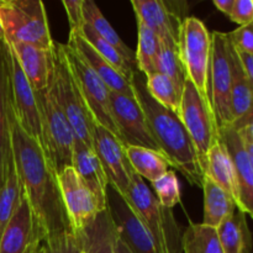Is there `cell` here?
Returning a JSON list of instances; mask_svg holds the SVG:
<instances>
[{"label":"cell","mask_w":253,"mask_h":253,"mask_svg":"<svg viewBox=\"0 0 253 253\" xmlns=\"http://www.w3.org/2000/svg\"><path fill=\"white\" fill-rule=\"evenodd\" d=\"M11 146L21 188L31 205L41 242L54 235L72 231L62 200L58 175L41 146L32 140L11 116Z\"/></svg>","instance_id":"obj_1"},{"label":"cell","mask_w":253,"mask_h":253,"mask_svg":"<svg viewBox=\"0 0 253 253\" xmlns=\"http://www.w3.org/2000/svg\"><path fill=\"white\" fill-rule=\"evenodd\" d=\"M132 85L136 99L142 108L148 127L161 153L167 158L170 167L182 173L190 184L203 188L204 170L194 143L179 116L158 104L148 94L145 76L142 77V73L138 71H136Z\"/></svg>","instance_id":"obj_2"},{"label":"cell","mask_w":253,"mask_h":253,"mask_svg":"<svg viewBox=\"0 0 253 253\" xmlns=\"http://www.w3.org/2000/svg\"><path fill=\"white\" fill-rule=\"evenodd\" d=\"M53 57V76L49 85L52 94L71 124L77 140L94 150L93 137L96 124L86 108L85 101L67 63L63 43L54 42Z\"/></svg>","instance_id":"obj_3"},{"label":"cell","mask_w":253,"mask_h":253,"mask_svg":"<svg viewBox=\"0 0 253 253\" xmlns=\"http://www.w3.org/2000/svg\"><path fill=\"white\" fill-rule=\"evenodd\" d=\"M0 21L7 43H26L53 48L48 19L41 0H1Z\"/></svg>","instance_id":"obj_4"},{"label":"cell","mask_w":253,"mask_h":253,"mask_svg":"<svg viewBox=\"0 0 253 253\" xmlns=\"http://www.w3.org/2000/svg\"><path fill=\"white\" fill-rule=\"evenodd\" d=\"M124 198L150 231L157 253H168L182 247V235L172 210L160 204L155 193L136 173Z\"/></svg>","instance_id":"obj_5"},{"label":"cell","mask_w":253,"mask_h":253,"mask_svg":"<svg viewBox=\"0 0 253 253\" xmlns=\"http://www.w3.org/2000/svg\"><path fill=\"white\" fill-rule=\"evenodd\" d=\"M35 93L41 114L46 156L58 174L64 168L72 167L76 135L54 99L51 88Z\"/></svg>","instance_id":"obj_6"},{"label":"cell","mask_w":253,"mask_h":253,"mask_svg":"<svg viewBox=\"0 0 253 253\" xmlns=\"http://www.w3.org/2000/svg\"><path fill=\"white\" fill-rule=\"evenodd\" d=\"M208 96L217 130L232 125L231 115V64L230 40L227 34H211Z\"/></svg>","instance_id":"obj_7"},{"label":"cell","mask_w":253,"mask_h":253,"mask_svg":"<svg viewBox=\"0 0 253 253\" xmlns=\"http://www.w3.org/2000/svg\"><path fill=\"white\" fill-rule=\"evenodd\" d=\"M178 116L194 143L204 170L208 153L220 140L219 130L209 100L198 91L189 79L185 81Z\"/></svg>","instance_id":"obj_8"},{"label":"cell","mask_w":253,"mask_h":253,"mask_svg":"<svg viewBox=\"0 0 253 253\" xmlns=\"http://www.w3.org/2000/svg\"><path fill=\"white\" fill-rule=\"evenodd\" d=\"M63 51L79 91L95 124L110 131L123 142L120 131L111 113L110 89L71 46L63 44Z\"/></svg>","instance_id":"obj_9"},{"label":"cell","mask_w":253,"mask_h":253,"mask_svg":"<svg viewBox=\"0 0 253 253\" xmlns=\"http://www.w3.org/2000/svg\"><path fill=\"white\" fill-rule=\"evenodd\" d=\"M179 54L187 77L202 95L208 98L211 34L198 17L187 16L179 31Z\"/></svg>","instance_id":"obj_10"},{"label":"cell","mask_w":253,"mask_h":253,"mask_svg":"<svg viewBox=\"0 0 253 253\" xmlns=\"http://www.w3.org/2000/svg\"><path fill=\"white\" fill-rule=\"evenodd\" d=\"M57 175L72 231L78 235L106 208L100 204L73 167L64 168Z\"/></svg>","instance_id":"obj_11"},{"label":"cell","mask_w":253,"mask_h":253,"mask_svg":"<svg viewBox=\"0 0 253 253\" xmlns=\"http://www.w3.org/2000/svg\"><path fill=\"white\" fill-rule=\"evenodd\" d=\"M10 72H11L12 109H14L15 118L20 127L41 146L46 155L43 127H42L36 93L27 81L11 48H10Z\"/></svg>","instance_id":"obj_12"},{"label":"cell","mask_w":253,"mask_h":253,"mask_svg":"<svg viewBox=\"0 0 253 253\" xmlns=\"http://www.w3.org/2000/svg\"><path fill=\"white\" fill-rule=\"evenodd\" d=\"M108 210L119 240L132 253H157L152 236L135 210L113 187H108Z\"/></svg>","instance_id":"obj_13"},{"label":"cell","mask_w":253,"mask_h":253,"mask_svg":"<svg viewBox=\"0 0 253 253\" xmlns=\"http://www.w3.org/2000/svg\"><path fill=\"white\" fill-rule=\"evenodd\" d=\"M110 104L124 145L138 146L161 152L136 96L110 90Z\"/></svg>","instance_id":"obj_14"},{"label":"cell","mask_w":253,"mask_h":253,"mask_svg":"<svg viewBox=\"0 0 253 253\" xmlns=\"http://www.w3.org/2000/svg\"><path fill=\"white\" fill-rule=\"evenodd\" d=\"M93 140L94 151L108 177L109 185L125 197L135 174L126 155V146L114 133L99 125L94 128Z\"/></svg>","instance_id":"obj_15"},{"label":"cell","mask_w":253,"mask_h":253,"mask_svg":"<svg viewBox=\"0 0 253 253\" xmlns=\"http://www.w3.org/2000/svg\"><path fill=\"white\" fill-rule=\"evenodd\" d=\"M11 116L10 47L5 39H0V188L15 163L11 146Z\"/></svg>","instance_id":"obj_16"},{"label":"cell","mask_w":253,"mask_h":253,"mask_svg":"<svg viewBox=\"0 0 253 253\" xmlns=\"http://www.w3.org/2000/svg\"><path fill=\"white\" fill-rule=\"evenodd\" d=\"M219 137L229 151L235 168L237 208L253 219V163L245 147L244 138L232 126L220 128Z\"/></svg>","instance_id":"obj_17"},{"label":"cell","mask_w":253,"mask_h":253,"mask_svg":"<svg viewBox=\"0 0 253 253\" xmlns=\"http://www.w3.org/2000/svg\"><path fill=\"white\" fill-rule=\"evenodd\" d=\"M137 21L152 30L166 46L179 47V31L185 17H180L169 4L161 0H132Z\"/></svg>","instance_id":"obj_18"},{"label":"cell","mask_w":253,"mask_h":253,"mask_svg":"<svg viewBox=\"0 0 253 253\" xmlns=\"http://www.w3.org/2000/svg\"><path fill=\"white\" fill-rule=\"evenodd\" d=\"M35 242L41 241L31 205L22 190L19 205L0 236V253H26Z\"/></svg>","instance_id":"obj_19"},{"label":"cell","mask_w":253,"mask_h":253,"mask_svg":"<svg viewBox=\"0 0 253 253\" xmlns=\"http://www.w3.org/2000/svg\"><path fill=\"white\" fill-rule=\"evenodd\" d=\"M22 72L35 91L49 88L53 76V48L43 49L26 43H9Z\"/></svg>","instance_id":"obj_20"},{"label":"cell","mask_w":253,"mask_h":253,"mask_svg":"<svg viewBox=\"0 0 253 253\" xmlns=\"http://www.w3.org/2000/svg\"><path fill=\"white\" fill-rule=\"evenodd\" d=\"M72 167L83 179V182L90 188L100 204L104 208H108L109 180L104 172L103 166L95 151L77 138L73 147Z\"/></svg>","instance_id":"obj_21"},{"label":"cell","mask_w":253,"mask_h":253,"mask_svg":"<svg viewBox=\"0 0 253 253\" xmlns=\"http://www.w3.org/2000/svg\"><path fill=\"white\" fill-rule=\"evenodd\" d=\"M67 44L81 56V58L95 72L96 76L106 84L111 91L135 96L132 83L118 73L108 62L104 61L81 35H69V41Z\"/></svg>","instance_id":"obj_22"},{"label":"cell","mask_w":253,"mask_h":253,"mask_svg":"<svg viewBox=\"0 0 253 253\" xmlns=\"http://www.w3.org/2000/svg\"><path fill=\"white\" fill-rule=\"evenodd\" d=\"M77 236L81 240L83 253H116L118 235L108 208Z\"/></svg>","instance_id":"obj_23"},{"label":"cell","mask_w":253,"mask_h":253,"mask_svg":"<svg viewBox=\"0 0 253 253\" xmlns=\"http://www.w3.org/2000/svg\"><path fill=\"white\" fill-rule=\"evenodd\" d=\"M204 175L211 178L225 192L229 193L237 205V185L234 163L221 140L212 146L205 158Z\"/></svg>","instance_id":"obj_24"},{"label":"cell","mask_w":253,"mask_h":253,"mask_svg":"<svg viewBox=\"0 0 253 253\" xmlns=\"http://www.w3.org/2000/svg\"><path fill=\"white\" fill-rule=\"evenodd\" d=\"M202 189L204 192V220L202 224L216 229L239 208L234 198L207 175Z\"/></svg>","instance_id":"obj_25"},{"label":"cell","mask_w":253,"mask_h":253,"mask_svg":"<svg viewBox=\"0 0 253 253\" xmlns=\"http://www.w3.org/2000/svg\"><path fill=\"white\" fill-rule=\"evenodd\" d=\"M230 64H231V115L232 124H234L252 109L253 86L247 78L237 51L231 42H230Z\"/></svg>","instance_id":"obj_26"},{"label":"cell","mask_w":253,"mask_h":253,"mask_svg":"<svg viewBox=\"0 0 253 253\" xmlns=\"http://www.w3.org/2000/svg\"><path fill=\"white\" fill-rule=\"evenodd\" d=\"M217 236L225 253H250L252 251V235L246 214L240 209L216 227Z\"/></svg>","instance_id":"obj_27"},{"label":"cell","mask_w":253,"mask_h":253,"mask_svg":"<svg viewBox=\"0 0 253 253\" xmlns=\"http://www.w3.org/2000/svg\"><path fill=\"white\" fill-rule=\"evenodd\" d=\"M125 150L133 172L143 180L153 183L169 170V162L158 151L138 146H126Z\"/></svg>","instance_id":"obj_28"},{"label":"cell","mask_w":253,"mask_h":253,"mask_svg":"<svg viewBox=\"0 0 253 253\" xmlns=\"http://www.w3.org/2000/svg\"><path fill=\"white\" fill-rule=\"evenodd\" d=\"M83 17H84V24L90 26L93 31L98 35L100 39L110 43L111 46L115 47L116 49L121 52L131 63L136 66V53L126 46L120 39L115 30L113 29L106 17L104 16L101 10L99 9L98 5L91 0H84L83 1Z\"/></svg>","instance_id":"obj_29"},{"label":"cell","mask_w":253,"mask_h":253,"mask_svg":"<svg viewBox=\"0 0 253 253\" xmlns=\"http://www.w3.org/2000/svg\"><path fill=\"white\" fill-rule=\"evenodd\" d=\"M78 35H81V36L93 47L94 51H95L104 61L108 62L118 73H120L124 78L127 79L130 83H132L136 73L135 64L131 63L119 49H116L115 47L111 46L110 43H108V42L104 41L103 39H100V37L93 31V29H91L90 26H88L86 24H84L81 34Z\"/></svg>","instance_id":"obj_30"},{"label":"cell","mask_w":253,"mask_h":253,"mask_svg":"<svg viewBox=\"0 0 253 253\" xmlns=\"http://www.w3.org/2000/svg\"><path fill=\"white\" fill-rule=\"evenodd\" d=\"M183 253H225L215 227L189 221L182 235Z\"/></svg>","instance_id":"obj_31"},{"label":"cell","mask_w":253,"mask_h":253,"mask_svg":"<svg viewBox=\"0 0 253 253\" xmlns=\"http://www.w3.org/2000/svg\"><path fill=\"white\" fill-rule=\"evenodd\" d=\"M138 27V46L136 53V66L137 71L143 76L158 72V59L161 54L160 37L148 29L142 22L137 21Z\"/></svg>","instance_id":"obj_32"},{"label":"cell","mask_w":253,"mask_h":253,"mask_svg":"<svg viewBox=\"0 0 253 253\" xmlns=\"http://www.w3.org/2000/svg\"><path fill=\"white\" fill-rule=\"evenodd\" d=\"M145 85L148 94L168 110L173 111L178 115L182 101L183 91L175 85L174 82L166 74L155 72L146 74Z\"/></svg>","instance_id":"obj_33"},{"label":"cell","mask_w":253,"mask_h":253,"mask_svg":"<svg viewBox=\"0 0 253 253\" xmlns=\"http://www.w3.org/2000/svg\"><path fill=\"white\" fill-rule=\"evenodd\" d=\"M15 162V161H14ZM22 188L15 163L10 168L4 184L0 188V236L21 199Z\"/></svg>","instance_id":"obj_34"},{"label":"cell","mask_w":253,"mask_h":253,"mask_svg":"<svg viewBox=\"0 0 253 253\" xmlns=\"http://www.w3.org/2000/svg\"><path fill=\"white\" fill-rule=\"evenodd\" d=\"M158 72L169 77L175 85L183 91L188 77L184 64L180 59L179 47H170L162 43L160 59H158Z\"/></svg>","instance_id":"obj_35"},{"label":"cell","mask_w":253,"mask_h":253,"mask_svg":"<svg viewBox=\"0 0 253 253\" xmlns=\"http://www.w3.org/2000/svg\"><path fill=\"white\" fill-rule=\"evenodd\" d=\"M155 195L158 202L166 209L172 210L182 200L180 197V184L174 170H168L160 179L152 183Z\"/></svg>","instance_id":"obj_36"},{"label":"cell","mask_w":253,"mask_h":253,"mask_svg":"<svg viewBox=\"0 0 253 253\" xmlns=\"http://www.w3.org/2000/svg\"><path fill=\"white\" fill-rule=\"evenodd\" d=\"M43 253H82V244L79 237L73 231L62 232L48 237L41 242Z\"/></svg>","instance_id":"obj_37"},{"label":"cell","mask_w":253,"mask_h":253,"mask_svg":"<svg viewBox=\"0 0 253 253\" xmlns=\"http://www.w3.org/2000/svg\"><path fill=\"white\" fill-rule=\"evenodd\" d=\"M227 36L237 52L253 56V24L240 26L235 31L229 32Z\"/></svg>","instance_id":"obj_38"},{"label":"cell","mask_w":253,"mask_h":253,"mask_svg":"<svg viewBox=\"0 0 253 253\" xmlns=\"http://www.w3.org/2000/svg\"><path fill=\"white\" fill-rule=\"evenodd\" d=\"M83 1L84 0H63L62 1L64 9H66L67 16H68L71 35L81 34L84 26Z\"/></svg>","instance_id":"obj_39"},{"label":"cell","mask_w":253,"mask_h":253,"mask_svg":"<svg viewBox=\"0 0 253 253\" xmlns=\"http://www.w3.org/2000/svg\"><path fill=\"white\" fill-rule=\"evenodd\" d=\"M229 17L240 26L253 24V0H235Z\"/></svg>","instance_id":"obj_40"},{"label":"cell","mask_w":253,"mask_h":253,"mask_svg":"<svg viewBox=\"0 0 253 253\" xmlns=\"http://www.w3.org/2000/svg\"><path fill=\"white\" fill-rule=\"evenodd\" d=\"M231 126L235 130L239 131L244 137L253 142V106L246 115L235 121Z\"/></svg>","instance_id":"obj_41"},{"label":"cell","mask_w":253,"mask_h":253,"mask_svg":"<svg viewBox=\"0 0 253 253\" xmlns=\"http://www.w3.org/2000/svg\"><path fill=\"white\" fill-rule=\"evenodd\" d=\"M239 54V58L241 61L242 67H244L245 72L247 74V78H249L250 83L253 86V56L251 54H246V53H241V52H237Z\"/></svg>","instance_id":"obj_42"},{"label":"cell","mask_w":253,"mask_h":253,"mask_svg":"<svg viewBox=\"0 0 253 253\" xmlns=\"http://www.w3.org/2000/svg\"><path fill=\"white\" fill-rule=\"evenodd\" d=\"M234 4L235 0H214V5L217 7V10L224 12L227 16H230V14H231Z\"/></svg>","instance_id":"obj_43"},{"label":"cell","mask_w":253,"mask_h":253,"mask_svg":"<svg viewBox=\"0 0 253 253\" xmlns=\"http://www.w3.org/2000/svg\"><path fill=\"white\" fill-rule=\"evenodd\" d=\"M115 251H116V253H132L130 250L127 249V246H126L123 241H121V240H119V237L116 239Z\"/></svg>","instance_id":"obj_44"},{"label":"cell","mask_w":253,"mask_h":253,"mask_svg":"<svg viewBox=\"0 0 253 253\" xmlns=\"http://www.w3.org/2000/svg\"><path fill=\"white\" fill-rule=\"evenodd\" d=\"M26 253H43V246H42L41 242H35V244L27 250Z\"/></svg>","instance_id":"obj_45"},{"label":"cell","mask_w":253,"mask_h":253,"mask_svg":"<svg viewBox=\"0 0 253 253\" xmlns=\"http://www.w3.org/2000/svg\"><path fill=\"white\" fill-rule=\"evenodd\" d=\"M242 138H244V143H245V147H246L247 153H249L250 158H251V161L253 163V142H251L250 140H247V138L244 137V136H242Z\"/></svg>","instance_id":"obj_46"},{"label":"cell","mask_w":253,"mask_h":253,"mask_svg":"<svg viewBox=\"0 0 253 253\" xmlns=\"http://www.w3.org/2000/svg\"><path fill=\"white\" fill-rule=\"evenodd\" d=\"M168 253H183L182 251V247H178V249H174V250H170Z\"/></svg>","instance_id":"obj_47"},{"label":"cell","mask_w":253,"mask_h":253,"mask_svg":"<svg viewBox=\"0 0 253 253\" xmlns=\"http://www.w3.org/2000/svg\"><path fill=\"white\" fill-rule=\"evenodd\" d=\"M0 39H4V30H2L1 21H0Z\"/></svg>","instance_id":"obj_48"},{"label":"cell","mask_w":253,"mask_h":253,"mask_svg":"<svg viewBox=\"0 0 253 253\" xmlns=\"http://www.w3.org/2000/svg\"><path fill=\"white\" fill-rule=\"evenodd\" d=\"M82 253H83V252H82Z\"/></svg>","instance_id":"obj_49"}]
</instances>
